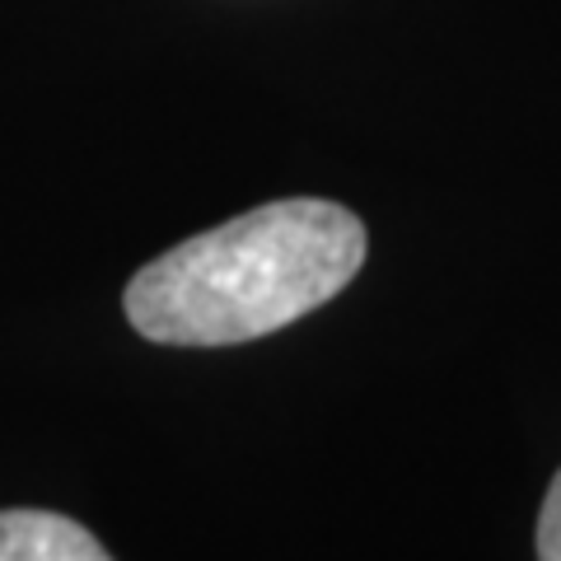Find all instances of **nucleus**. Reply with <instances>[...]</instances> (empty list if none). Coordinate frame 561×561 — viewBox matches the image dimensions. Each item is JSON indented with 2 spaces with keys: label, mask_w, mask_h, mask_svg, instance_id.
<instances>
[{
  "label": "nucleus",
  "mask_w": 561,
  "mask_h": 561,
  "mask_svg": "<svg viewBox=\"0 0 561 561\" xmlns=\"http://www.w3.org/2000/svg\"><path fill=\"white\" fill-rule=\"evenodd\" d=\"M360 262V216L323 197H286L173 243L127 280L122 309L146 342L239 346L342 295Z\"/></svg>",
  "instance_id": "obj_1"
},
{
  "label": "nucleus",
  "mask_w": 561,
  "mask_h": 561,
  "mask_svg": "<svg viewBox=\"0 0 561 561\" xmlns=\"http://www.w3.org/2000/svg\"><path fill=\"white\" fill-rule=\"evenodd\" d=\"M0 561H113V557L70 515L0 511Z\"/></svg>",
  "instance_id": "obj_2"
},
{
  "label": "nucleus",
  "mask_w": 561,
  "mask_h": 561,
  "mask_svg": "<svg viewBox=\"0 0 561 561\" xmlns=\"http://www.w3.org/2000/svg\"><path fill=\"white\" fill-rule=\"evenodd\" d=\"M538 561H561V468L538 511Z\"/></svg>",
  "instance_id": "obj_3"
}]
</instances>
